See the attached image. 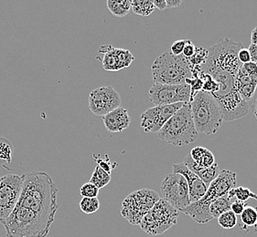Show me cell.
<instances>
[{"mask_svg": "<svg viewBox=\"0 0 257 237\" xmlns=\"http://www.w3.org/2000/svg\"><path fill=\"white\" fill-rule=\"evenodd\" d=\"M196 52V46L190 40H186V45L184 46V50L182 52V56L189 60L194 55Z\"/></svg>", "mask_w": 257, "mask_h": 237, "instance_id": "33", "label": "cell"}, {"mask_svg": "<svg viewBox=\"0 0 257 237\" xmlns=\"http://www.w3.org/2000/svg\"><path fill=\"white\" fill-rule=\"evenodd\" d=\"M218 219V224L219 226L223 228V229H231L236 226L238 219L237 216L230 210V211L225 212L220 216L217 218Z\"/></svg>", "mask_w": 257, "mask_h": 237, "instance_id": "29", "label": "cell"}, {"mask_svg": "<svg viewBox=\"0 0 257 237\" xmlns=\"http://www.w3.org/2000/svg\"><path fill=\"white\" fill-rule=\"evenodd\" d=\"M161 199L169 202L178 211L189 206L190 204L189 186L185 178L179 174L165 176L161 184Z\"/></svg>", "mask_w": 257, "mask_h": 237, "instance_id": "10", "label": "cell"}, {"mask_svg": "<svg viewBox=\"0 0 257 237\" xmlns=\"http://www.w3.org/2000/svg\"><path fill=\"white\" fill-rule=\"evenodd\" d=\"M251 42L253 45H257V26L251 32Z\"/></svg>", "mask_w": 257, "mask_h": 237, "instance_id": "41", "label": "cell"}, {"mask_svg": "<svg viewBox=\"0 0 257 237\" xmlns=\"http://www.w3.org/2000/svg\"><path fill=\"white\" fill-rule=\"evenodd\" d=\"M106 5L109 11L118 18L125 16L131 10V1L128 0H108Z\"/></svg>", "mask_w": 257, "mask_h": 237, "instance_id": "21", "label": "cell"}, {"mask_svg": "<svg viewBox=\"0 0 257 237\" xmlns=\"http://www.w3.org/2000/svg\"><path fill=\"white\" fill-rule=\"evenodd\" d=\"M227 196L231 199L235 197L238 201L246 202L249 199H254L257 200V194L252 192L249 188L240 186V187H234L231 189L229 192L227 194Z\"/></svg>", "mask_w": 257, "mask_h": 237, "instance_id": "26", "label": "cell"}, {"mask_svg": "<svg viewBox=\"0 0 257 237\" xmlns=\"http://www.w3.org/2000/svg\"><path fill=\"white\" fill-rule=\"evenodd\" d=\"M96 162L98 164V166L100 168H102L103 170H105L106 172H108L109 174H111V172L113 170V166L114 165L111 164V162L109 160L108 156H106L105 160H102L100 157L98 159H95Z\"/></svg>", "mask_w": 257, "mask_h": 237, "instance_id": "36", "label": "cell"}, {"mask_svg": "<svg viewBox=\"0 0 257 237\" xmlns=\"http://www.w3.org/2000/svg\"><path fill=\"white\" fill-rule=\"evenodd\" d=\"M236 174L229 170H221L216 179L208 187L205 196L201 200L191 202L189 206L180 210L198 224H207L213 218L210 212V206L221 196H226L229 191L236 186Z\"/></svg>", "mask_w": 257, "mask_h": 237, "instance_id": "2", "label": "cell"}, {"mask_svg": "<svg viewBox=\"0 0 257 237\" xmlns=\"http://www.w3.org/2000/svg\"><path fill=\"white\" fill-rule=\"evenodd\" d=\"M110 180H111V174H109L108 172L103 170L97 165L93 170V174L91 176V179L89 182H92L100 190L107 186Z\"/></svg>", "mask_w": 257, "mask_h": 237, "instance_id": "25", "label": "cell"}, {"mask_svg": "<svg viewBox=\"0 0 257 237\" xmlns=\"http://www.w3.org/2000/svg\"><path fill=\"white\" fill-rule=\"evenodd\" d=\"M167 8H177L182 4V0H166Z\"/></svg>", "mask_w": 257, "mask_h": 237, "instance_id": "40", "label": "cell"}, {"mask_svg": "<svg viewBox=\"0 0 257 237\" xmlns=\"http://www.w3.org/2000/svg\"><path fill=\"white\" fill-rule=\"evenodd\" d=\"M186 84L190 85V90H191V100L195 96L196 94L202 90L203 88V82L201 78H187L185 80ZM191 102V100H190Z\"/></svg>", "mask_w": 257, "mask_h": 237, "instance_id": "31", "label": "cell"}, {"mask_svg": "<svg viewBox=\"0 0 257 237\" xmlns=\"http://www.w3.org/2000/svg\"><path fill=\"white\" fill-rule=\"evenodd\" d=\"M121 106V97L119 93L111 86L101 87L90 92L89 108L96 116L104 115Z\"/></svg>", "mask_w": 257, "mask_h": 237, "instance_id": "12", "label": "cell"}, {"mask_svg": "<svg viewBox=\"0 0 257 237\" xmlns=\"http://www.w3.org/2000/svg\"><path fill=\"white\" fill-rule=\"evenodd\" d=\"M100 202L98 198H86L82 197L80 202V209L85 214H92L99 210Z\"/></svg>", "mask_w": 257, "mask_h": 237, "instance_id": "28", "label": "cell"}, {"mask_svg": "<svg viewBox=\"0 0 257 237\" xmlns=\"http://www.w3.org/2000/svg\"><path fill=\"white\" fill-rule=\"evenodd\" d=\"M184 104L161 105L149 108L141 115V128L147 134H158Z\"/></svg>", "mask_w": 257, "mask_h": 237, "instance_id": "13", "label": "cell"}, {"mask_svg": "<svg viewBox=\"0 0 257 237\" xmlns=\"http://www.w3.org/2000/svg\"><path fill=\"white\" fill-rule=\"evenodd\" d=\"M208 58V50H205L203 48H196V52L192 57L188 60V62L190 64V68H201Z\"/></svg>", "mask_w": 257, "mask_h": 237, "instance_id": "27", "label": "cell"}, {"mask_svg": "<svg viewBox=\"0 0 257 237\" xmlns=\"http://www.w3.org/2000/svg\"><path fill=\"white\" fill-rule=\"evenodd\" d=\"M247 204L245 202L236 201L231 202V211L235 214V216H241L244 208L246 207Z\"/></svg>", "mask_w": 257, "mask_h": 237, "instance_id": "34", "label": "cell"}, {"mask_svg": "<svg viewBox=\"0 0 257 237\" xmlns=\"http://www.w3.org/2000/svg\"><path fill=\"white\" fill-rule=\"evenodd\" d=\"M131 8L137 15L149 16L154 12L156 8L153 2L150 0H134L131 1Z\"/></svg>", "mask_w": 257, "mask_h": 237, "instance_id": "24", "label": "cell"}, {"mask_svg": "<svg viewBox=\"0 0 257 237\" xmlns=\"http://www.w3.org/2000/svg\"><path fill=\"white\" fill-rule=\"evenodd\" d=\"M99 52L104 54L103 67L108 72H117L122 68H128L134 62V56L127 50L104 46L99 50Z\"/></svg>", "mask_w": 257, "mask_h": 237, "instance_id": "15", "label": "cell"}, {"mask_svg": "<svg viewBox=\"0 0 257 237\" xmlns=\"http://www.w3.org/2000/svg\"><path fill=\"white\" fill-rule=\"evenodd\" d=\"M237 224L243 232H257V206H246Z\"/></svg>", "mask_w": 257, "mask_h": 237, "instance_id": "19", "label": "cell"}, {"mask_svg": "<svg viewBox=\"0 0 257 237\" xmlns=\"http://www.w3.org/2000/svg\"><path fill=\"white\" fill-rule=\"evenodd\" d=\"M248 50L250 53L251 62H253V63H257V45L251 44L248 48Z\"/></svg>", "mask_w": 257, "mask_h": 237, "instance_id": "38", "label": "cell"}, {"mask_svg": "<svg viewBox=\"0 0 257 237\" xmlns=\"http://www.w3.org/2000/svg\"><path fill=\"white\" fill-rule=\"evenodd\" d=\"M231 199L228 196H221L220 198L216 199L215 201L211 202L210 206V212L211 216L214 218H218L223 212L231 210Z\"/></svg>", "mask_w": 257, "mask_h": 237, "instance_id": "22", "label": "cell"}, {"mask_svg": "<svg viewBox=\"0 0 257 237\" xmlns=\"http://www.w3.org/2000/svg\"><path fill=\"white\" fill-rule=\"evenodd\" d=\"M23 187L15 209L4 222L7 237H47L59 204L58 188L44 172L23 174Z\"/></svg>", "mask_w": 257, "mask_h": 237, "instance_id": "1", "label": "cell"}, {"mask_svg": "<svg viewBox=\"0 0 257 237\" xmlns=\"http://www.w3.org/2000/svg\"><path fill=\"white\" fill-rule=\"evenodd\" d=\"M158 192L150 189H141L130 194L121 206L122 216L133 226H139L145 216L160 201Z\"/></svg>", "mask_w": 257, "mask_h": 237, "instance_id": "8", "label": "cell"}, {"mask_svg": "<svg viewBox=\"0 0 257 237\" xmlns=\"http://www.w3.org/2000/svg\"><path fill=\"white\" fill-rule=\"evenodd\" d=\"M198 135L190 104H184L158 132L160 140L177 147L193 144L198 139Z\"/></svg>", "mask_w": 257, "mask_h": 237, "instance_id": "3", "label": "cell"}, {"mask_svg": "<svg viewBox=\"0 0 257 237\" xmlns=\"http://www.w3.org/2000/svg\"><path fill=\"white\" fill-rule=\"evenodd\" d=\"M189 154L196 164L201 168H209L215 164L214 155L210 150L206 149L204 147H195L190 150Z\"/></svg>", "mask_w": 257, "mask_h": 237, "instance_id": "20", "label": "cell"}, {"mask_svg": "<svg viewBox=\"0 0 257 237\" xmlns=\"http://www.w3.org/2000/svg\"><path fill=\"white\" fill-rule=\"evenodd\" d=\"M252 112L254 114V116H255V118L257 120V98L256 100H255V102L253 104V108H252Z\"/></svg>", "mask_w": 257, "mask_h": 237, "instance_id": "42", "label": "cell"}, {"mask_svg": "<svg viewBox=\"0 0 257 237\" xmlns=\"http://www.w3.org/2000/svg\"><path fill=\"white\" fill-rule=\"evenodd\" d=\"M151 72L154 83L165 85L184 84L187 78H192L188 60L182 55L174 56L170 52H166L155 60Z\"/></svg>", "mask_w": 257, "mask_h": 237, "instance_id": "5", "label": "cell"}, {"mask_svg": "<svg viewBox=\"0 0 257 237\" xmlns=\"http://www.w3.org/2000/svg\"><path fill=\"white\" fill-rule=\"evenodd\" d=\"M149 100L155 106L172 105L176 104H190L191 90L188 84L165 85L154 83L149 90Z\"/></svg>", "mask_w": 257, "mask_h": 237, "instance_id": "11", "label": "cell"}, {"mask_svg": "<svg viewBox=\"0 0 257 237\" xmlns=\"http://www.w3.org/2000/svg\"><path fill=\"white\" fill-rule=\"evenodd\" d=\"M100 190L92 182H85L80 189V194L82 197L86 198H97Z\"/></svg>", "mask_w": 257, "mask_h": 237, "instance_id": "30", "label": "cell"}, {"mask_svg": "<svg viewBox=\"0 0 257 237\" xmlns=\"http://www.w3.org/2000/svg\"><path fill=\"white\" fill-rule=\"evenodd\" d=\"M14 147L9 140L0 138V165L5 167L11 164Z\"/></svg>", "mask_w": 257, "mask_h": 237, "instance_id": "23", "label": "cell"}, {"mask_svg": "<svg viewBox=\"0 0 257 237\" xmlns=\"http://www.w3.org/2000/svg\"><path fill=\"white\" fill-rule=\"evenodd\" d=\"M242 68L245 72L252 78H257V65L256 63L250 62L246 64H242Z\"/></svg>", "mask_w": 257, "mask_h": 237, "instance_id": "35", "label": "cell"}, {"mask_svg": "<svg viewBox=\"0 0 257 237\" xmlns=\"http://www.w3.org/2000/svg\"><path fill=\"white\" fill-rule=\"evenodd\" d=\"M256 65H257V63H256Z\"/></svg>", "mask_w": 257, "mask_h": 237, "instance_id": "43", "label": "cell"}, {"mask_svg": "<svg viewBox=\"0 0 257 237\" xmlns=\"http://www.w3.org/2000/svg\"><path fill=\"white\" fill-rule=\"evenodd\" d=\"M23 174H8L0 177V224L3 226L20 200Z\"/></svg>", "mask_w": 257, "mask_h": 237, "instance_id": "9", "label": "cell"}, {"mask_svg": "<svg viewBox=\"0 0 257 237\" xmlns=\"http://www.w3.org/2000/svg\"><path fill=\"white\" fill-rule=\"evenodd\" d=\"M238 60L242 64H246L248 62H251V57L248 48H242L240 52H238Z\"/></svg>", "mask_w": 257, "mask_h": 237, "instance_id": "37", "label": "cell"}, {"mask_svg": "<svg viewBox=\"0 0 257 237\" xmlns=\"http://www.w3.org/2000/svg\"><path fill=\"white\" fill-rule=\"evenodd\" d=\"M215 100L221 110L223 120L232 122L239 120L246 116L249 112V104L240 96L236 90Z\"/></svg>", "mask_w": 257, "mask_h": 237, "instance_id": "14", "label": "cell"}, {"mask_svg": "<svg viewBox=\"0 0 257 237\" xmlns=\"http://www.w3.org/2000/svg\"><path fill=\"white\" fill-rule=\"evenodd\" d=\"M103 124L109 132H122L127 129L131 122L128 112L122 107L115 108L113 112L104 115Z\"/></svg>", "mask_w": 257, "mask_h": 237, "instance_id": "17", "label": "cell"}, {"mask_svg": "<svg viewBox=\"0 0 257 237\" xmlns=\"http://www.w3.org/2000/svg\"><path fill=\"white\" fill-rule=\"evenodd\" d=\"M184 164L190 169L193 174H195L201 179L206 186H210L211 182L216 179L218 176L220 174L221 170L216 162L214 164L209 167V168H201L196 164L194 160L191 159L190 154L187 155L184 160L182 162Z\"/></svg>", "mask_w": 257, "mask_h": 237, "instance_id": "18", "label": "cell"}, {"mask_svg": "<svg viewBox=\"0 0 257 237\" xmlns=\"http://www.w3.org/2000/svg\"><path fill=\"white\" fill-rule=\"evenodd\" d=\"M173 174H179L185 178L186 182L189 186L190 202L201 200L205 196L206 192L208 190V186L202 180L193 174L191 170L186 166L183 162L174 164L172 165Z\"/></svg>", "mask_w": 257, "mask_h": 237, "instance_id": "16", "label": "cell"}, {"mask_svg": "<svg viewBox=\"0 0 257 237\" xmlns=\"http://www.w3.org/2000/svg\"><path fill=\"white\" fill-rule=\"evenodd\" d=\"M191 116L198 134L212 135L222 125V116L218 104L210 93L200 92L190 102Z\"/></svg>", "mask_w": 257, "mask_h": 237, "instance_id": "4", "label": "cell"}, {"mask_svg": "<svg viewBox=\"0 0 257 237\" xmlns=\"http://www.w3.org/2000/svg\"><path fill=\"white\" fill-rule=\"evenodd\" d=\"M179 216L180 211L160 198V201L145 216L139 226L146 234L157 236L174 226Z\"/></svg>", "mask_w": 257, "mask_h": 237, "instance_id": "7", "label": "cell"}, {"mask_svg": "<svg viewBox=\"0 0 257 237\" xmlns=\"http://www.w3.org/2000/svg\"><path fill=\"white\" fill-rule=\"evenodd\" d=\"M153 4H154L155 8H159L160 11L164 10L167 8V3H166V0H155L152 1Z\"/></svg>", "mask_w": 257, "mask_h": 237, "instance_id": "39", "label": "cell"}, {"mask_svg": "<svg viewBox=\"0 0 257 237\" xmlns=\"http://www.w3.org/2000/svg\"><path fill=\"white\" fill-rule=\"evenodd\" d=\"M242 48V42H234L227 38H221L208 48L207 62L201 68L229 73L235 77L242 65L238 60V52Z\"/></svg>", "mask_w": 257, "mask_h": 237, "instance_id": "6", "label": "cell"}, {"mask_svg": "<svg viewBox=\"0 0 257 237\" xmlns=\"http://www.w3.org/2000/svg\"><path fill=\"white\" fill-rule=\"evenodd\" d=\"M186 45V40H177L174 42L171 48H170V53L174 56H180L182 55V52L184 50V46Z\"/></svg>", "mask_w": 257, "mask_h": 237, "instance_id": "32", "label": "cell"}]
</instances>
